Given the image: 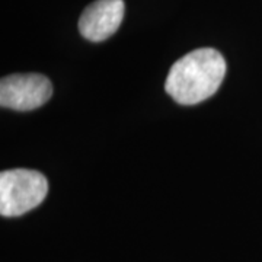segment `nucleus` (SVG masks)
<instances>
[{"label":"nucleus","mask_w":262,"mask_h":262,"mask_svg":"<svg viewBox=\"0 0 262 262\" xmlns=\"http://www.w3.org/2000/svg\"><path fill=\"white\" fill-rule=\"evenodd\" d=\"M47 178L37 170L12 169L0 173V214L18 217L38 207L47 196Z\"/></svg>","instance_id":"nucleus-2"},{"label":"nucleus","mask_w":262,"mask_h":262,"mask_svg":"<svg viewBox=\"0 0 262 262\" xmlns=\"http://www.w3.org/2000/svg\"><path fill=\"white\" fill-rule=\"evenodd\" d=\"M53 84L39 73L10 75L0 82V105L15 111H32L48 102Z\"/></svg>","instance_id":"nucleus-3"},{"label":"nucleus","mask_w":262,"mask_h":262,"mask_svg":"<svg viewBox=\"0 0 262 262\" xmlns=\"http://www.w3.org/2000/svg\"><path fill=\"white\" fill-rule=\"evenodd\" d=\"M226 72L225 57L217 50L198 48L173 63L165 89L175 102L196 105L219 91Z\"/></svg>","instance_id":"nucleus-1"},{"label":"nucleus","mask_w":262,"mask_h":262,"mask_svg":"<svg viewBox=\"0 0 262 262\" xmlns=\"http://www.w3.org/2000/svg\"><path fill=\"white\" fill-rule=\"evenodd\" d=\"M124 0H96L91 3L79 19L82 37L101 42L117 32L124 19Z\"/></svg>","instance_id":"nucleus-4"}]
</instances>
